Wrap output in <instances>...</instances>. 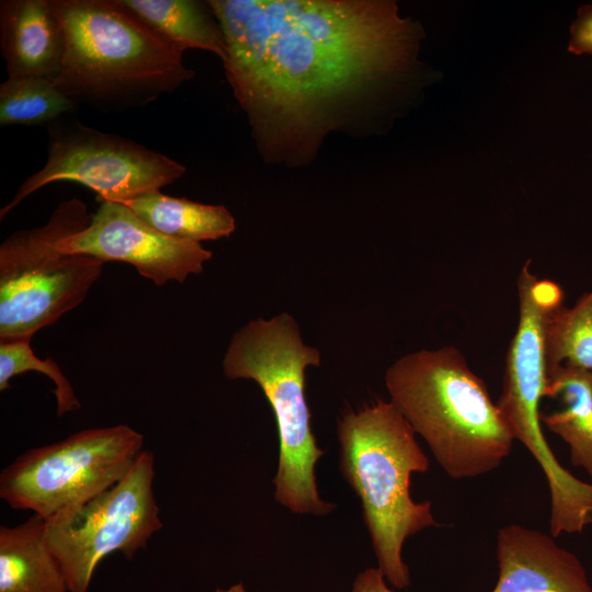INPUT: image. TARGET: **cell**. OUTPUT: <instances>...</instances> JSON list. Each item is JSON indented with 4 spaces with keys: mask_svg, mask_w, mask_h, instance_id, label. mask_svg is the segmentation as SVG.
<instances>
[{
    "mask_svg": "<svg viewBox=\"0 0 592 592\" xmlns=\"http://www.w3.org/2000/svg\"><path fill=\"white\" fill-rule=\"evenodd\" d=\"M221 61L266 163H310L358 136L379 90L417 62L423 32L390 0H209Z\"/></svg>",
    "mask_w": 592,
    "mask_h": 592,
    "instance_id": "cell-1",
    "label": "cell"
},
{
    "mask_svg": "<svg viewBox=\"0 0 592 592\" xmlns=\"http://www.w3.org/2000/svg\"><path fill=\"white\" fill-rule=\"evenodd\" d=\"M66 39L58 90L99 112L144 107L195 72L183 50L121 0H48Z\"/></svg>",
    "mask_w": 592,
    "mask_h": 592,
    "instance_id": "cell-2",
    "label": "cell"
},
{
    "mask_svg": "<svg viewBox=\"0 0 592 592\" xmlns=\"http://www.w3.org/2000/svg\"><path fill=\"white\" fill-rule=\"evenodd\" d=\"M390 401L436 462L454 479L497 469L513 436L485 382L453 346L421 350L398 358L386 372Z\"/></svg>",
    "mask_w": 592,
    "mask_h": 592,
    "instance_id": "cell-3",
    "label": "cell"
},
{
    "mask_svg": "<svg viewBox=\"0 0 592 592\" xmlns=\"http://www.w3.org/2000/svg\"><path fill=\"white\" fill-rule=\"evenodd\" d=\"M338 439L339 468L361 500L378 568L394 588L406 589V539L439 525L431 502H414L410 494L411 475L425 473L429 458L391 401L346 411L338 421Z\"/></svg>",
    "mask_w": 592,
    "mask_h": 592,
    "instance_id": "cell-4",
    "label": "cell"
},
{
    "mask_svg": "<svg viewBox=\"0 0 592 592\" xmlns=\"http://www.w3.org/2000/svg\"><path fill=\"white\" fill-rule=\"evenodd\" d=\"M320 360L287 312L247 322L234 333L223 358L225 376L254 380L273 410L280 439L275 500L294 513L317 516L335 508L318 493L315 466L325 452L312 432L305 391L306 369L319 366Z\"/></svg>",
    "mask_w": 592,
    "mask_h": 592,
    "instance_id": "cell-5",
    "label": "cell"
},
{
    "mask_svg": "<svg viewBox=\"0 0 592 592\" xmlns=\"http://www.w3.org/2000/svg\"><path fill=\"white\" fill-rule=\"evenodd\" d=\"M91 220L86 204L65 200L41 227L11 234L0 246V342L32 340L78 307L104 262L58 248Z\"/></svg>",
    "mask_w": 592,
    "mask_h": 592,
    "instance_id": "cell-6",
    "label": "cell"
},
{
    "mask_svg": "<svg viewBox=\"0 0 592 592\" xmlns=\"http://www.w3.org/2000/svg\"><path fill=\"white\" fill-rule=\"evenodd\" d=\"M525 263L517 277L520 319L505 358L501 396L497 402L514 440L521 442L540 466L550 493L549 523L572 528L592 516V483L574 477L556 458L546 441L539 413L545 397V326L562 305V288L538 280Z\"/></svg>",
    "mask_w": 592,
    "mask_h": 592,
    "instance_id": "cell-7",
    "label": "cell"
},
{
    "mask_svg": "<svg viewBox=\"0 0 592 592\" xmlns=\"http://www.w3.org/2000/svg\"><path fill=\"white\" fill-rule=\"evenodd\" d=\"M144 435L126 424L81 430L26 451L0 475V498L50 522L121 481L143 452Z\"/></svg>",
    "mask_w": 592,
    "mask_h": 592,
    "instance_id": "cell-8",
    "label": "cell"
},
{
    "mask_svg": "<svg viewBox=\"0 0 592 592\" xmlns=\"http://www.w3.org/2000/svg\"><path fill=\"white\" fill-rule=\"evenodd\" d=\"M46 129L47 160L1 208V220L34 192L54 182H77L93 190L100 203H123L158 192L186 171L163 153L77 119L62 116L46 125Z\"/></svg>",
    "mask_w": 592,
    "mask_h": 592,
    "instance_id": "cell-9",
    "label": "cell"
},
{
    "mask_svg": "<svg viewBox=\"0 0 592 592\" xmlns=\"http://www.w3.org/2000/svg\"><path fill=\"white\" fill-rule=\"evenodd\" d=\"M155 456L143 451L126 476L75 512L46 522L45 539L69 592H88L99 563L113 553L127 559L161 530L153 491Z\"/></svg>",
    "mask_w": 592,
    "mask_h": 592,
    "instance_id": "cell-10",
    "label": "cell"
},
{
    "mask_svg": "<svg viewBox=\"0 0 592 592\" xmlns=\"http://www.w3.org/2000/svg\"><path fill=\"white\" fill-rule=\"evenodd\" d=\"M58 248L103 262L129 263L156 286L200 274L213 257L201 242L169 237L117 202H101L89 225L60 240Z\"/></svg>",
    "mask_w": 592,
    "mask_h": 592,
    "instance_id": "cell-11",
    "label": "cell"
},
{
    "mask_svg": "<svg viewBox=\"0 0 592 592\" xmlns=\"http://www.w3.org/2000/svg\"><path fill=\"white\" fill-rule=\"evenodd\" d=\"M496 554L498 580L491 592H592L579 558L540 531L501 527Z\"/></svg>",
    "mask_w": 592,
    "mask_h": 592,
    "instance_id": "cell-12",
    "label": "cell"
},
{
    "mask_svg": "<svg viewBox=\"0 0 592 592\" xmlns=\"http://www.w3.org/2000/svg\"><path fill=\"white\" fill-rule=\"evenodd\" d=\"M0 45L8 78H55L66 39L48 0H1Z\"/></svg>",
    "mask_w": 592,
    "mask_h": 592,
    "instance_id": "cell-13",
    "label": "cell"
},
{
    "mask_svg": "<svg viewBox=\"0 0 592 592\" xmlns=\"http://www.w3.org/2000/svg\"><path fill=\"white\" fill-rule=\"evenodd\" d=\"M45 531L46 521L34 514L15 526L0 527V592H69Z\"/></svg>",
    "mask_w": 592,
    "mask_h": 592,
    "instance_id": "cell-14",
    "label": "cell"
},
{
    "mask_svg": "<svg viewBox=\"0 0 592 592\" xmlns=\"http://www.w3.org/2000/svg\"><path fill=\"white\" fill-rule=\"evenodd\" d=\"M545 397L560 398L562 410L540 421L569 446L570 460L592 476V372L558 365L546 369Z\"/></svg>",
    "mask_w": 592,
    "mask_h": 592,
    "instance_id": "cell-15",
    "label": "cell"
},
{
    "mask_svg": "<svg viewBox=\"0 0 592 592\" xmlns=\"http://www.w3.org/2000/svg\"><path fill=\"white\" fill-rule=\"evenodd\" d=\"M122 204L158 231L173 238L201 242L229 237L236 229L224 205H209L158 192Z\"/></svg>",
    "mask_w": 592,
    "mask_h": 592,
    "instance_id": "cell-16",
    "label": "cell"
},
{
    "mask_svg": "<svg viewBox=\"0 0 592 592\" xmlns=\"http://www.w3.org/2000/svg\"><path fill=\"white\" fill-rule=\"evenodd\" d=\"M181 50L202 49L226 57L221 27L208 2L196 0H121Z\"/></svg>",
    "mask_w": 592,
    "mask_h": 592,
    "instance_id": "cell-17",
    "label": "cell"
},
{
    "mask_svg": "<svg viewBox=\"0 0 592 592\" xmlns=\"http://www.w3.org/2000/svg\"><path fill=\"white\" fill-rule=\"evenodd\" d=\"M79 107L58 90L53 78H8L0 84V124L41 125Z\"/></svg>",
    "mask_w": 592,
    "mask_h": 592,
    "instance_id": "cell-18",
    "label": "cell"
},
{
    "mask_svg": "<svg viewBox=\"0 0 592 592\" xmlns=\"http://www.w3.org/2000/svg\"><path fill=\"white\" fill-rule=\"evenodd\" d=\"M546 369L569 365L592 372V289L556 308L545 326Z\"/></svg>",
    "mask_w": 592,
    "mask_h": 592,
    "instance_id": "cell-19",
    "label": "cell"
},
{
    "mask_svg": "<svg viewBox=\"0 0 592 592\" xmlns=\"http://www.w3.org/2000/svg\"><path fill=\"white\" fill-rule=\"evenodd\" d=\"M29 371L39 372L54 383L53 392L56 398V413L59 418L81 408L69 379L59 365L50 357L44 360L37 357L31 348V340L0 342V391H5L11 387L12 377Z\"/></svg>",
    "mask_w": 592,
    "mask_h": 592,
    "instance_id": "cell-20",
    "label": "cell"
},
{
    "mask_svg": "<svg viewBox=\"0 0 592 592\" xmlns=\"http://www.w3.org/2000/svg\"><path fill=\"white\" fill-rule=\"evenodd\" d=\"M568 49L577 55L592 54V4L579 9L570 27Z\"/></svg>",
    "mask_w": 592,
    "mask_h": 592,
    "instance_id": "cell-21",
    "label": "cell"
},
{
    "mask_svg": "<svg viewBox=\"0 0 592 592\" xmlns=\"http://www.w3.org/2000/svg\"><path fill=\"white\" fill-rule=\"evenodd\" d=\"M352 592H397L386 584V579L379 568H367L361 571Z\"/></svg>",
    "mask_w": 592,
    "mask_h": 592,
    "instance_id": "cell-22",
    "label": "cell"
},
{
    "mask_svg": "<svg viewBox=\"0 0 592 592\" xmlns=\"http://www.w3.org/2000/svg\"><path fill=\"white\" fill-rule=\"evenodd\" d=\"M215 592H247L243 583H236L227 589H217Z\"/></svg>",
    "mask_w": 592,
    "mask_h": 592,
    "instance_id": "cell-23",
    "label": "cell"
}]
</instances>
